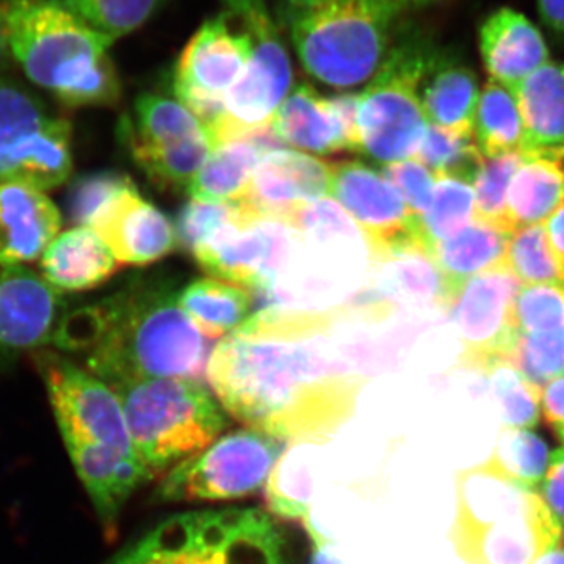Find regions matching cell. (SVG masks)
Returning a JSON list of instances; mask_svg holds the SVG:
<instances>
[{
    "instance_id": "6da1fadb",
    "label": "cell",
    "mask_w": 564,
    "mask_h": 564,
    "mask_svg": "<svg viewBox=\"0 0 564 564\" xmlns=\"http://www.w3.org/2000/svg\"><path fill=\"white\" fill-rule=\"evenodd\" d=\"M336 315L272 306L223 337L206 378L226 414L288 444L328 443L366 384L326 340Z\"/></svg>"
},
{
    "instance_id": "7a4b0ae2",
    "label": "cell",
    "mask_w": 564,
    "mask_h": 564,
    "mask_svg": "<svg viewBox=\"0 0 564 564\" xmlns=\"http://www.w3.org/2000/svg\"><path fill=\"white\" fill-rule=\"evenodd\" d=\"M76 351L111 388L162 378L202 381L210 343L166 284H139L96 306L66 314L55 344Z\"/></svg>"
},
{
    "instance_id": "3957f363",
    "label": "cell",
    "mask_w": 564,
    "mask_h": 564,
    "mask_svg": "<svg viewBox=\"0 0 564 564\" xmlns=\"http://www.w3.org/2000/svg\"><path fill=\"white\" fill-rule=\"evenodd\" d=\"M52 413L77 477L111 529L141 485L150 481L133 445L120 395L61 352L35 351Z\"/></svg>"
},
{
    "instance_id": "277c9868",
    "label": "cell",
    "mask_w": 564,
    "mask_h": 564,
    "mask_svg": "<svg viewBox=\"0 0 564 564\" xmlns=\"http://www.w3.org/2000/svg\"><path fill=\"white\" fill-rule=\"evenodd\" d=\"M10 54L28 79L65 106L111 107L121 79L110 57L115 41L88 28L62 0H10Z\"/></svg>"
},
{
    "instance_id": "5b68a950",
    "label": "cell",
    "mask_w": 564,
    "mask_h": 564,
    "mask_svg": "<svg viewBox=\"0 0 564 564\" xmlns=\"http://www.w3.org/2000/svg\"><path fill=\"white\" fill-rule=\"evenodd\" d=\"M403 13L392 0H278L274 10L304 70L336 90L372 80L402 31Z\"/></svg>"
},
{
    "instance_id": "8992f818",
    "label": "cell",
    "mask_w": 564,
    "mask_h": 564,
    "mask_svg": "<svg viewBox=\"0 0 564 564\" xmlns=\"http://www.w3.org/2000/svg\"><path fill=\"white\" fill-rule=\"evenodd\" d=\"M448 540L466 564H532L562 540V525L534 489L486 463L455 475Z\"/></svg>"
},
{
    "instance_id": "52a82bcc",
    "label": "cell",
    "mask_w": 564,
    "mask_h": 564,
    "mask_svg": "<svg viewBox=\"0 0 564 564\" xmlns=\"http://www.w3.org/2000/svg\"><path fill=\"white\" fill-rule=\"evenodd\" d=\"M109 564H291L288 541L261 508L170 516Z\"/></svg>"
},
{
    "instance_id": "ba28073f",
    "label": "cell",
    "mask_w": 564,
    "mask_h": 564,
    "mask_svg": "<svg viewBox=\"0 0 564 564\" xmlns=\"http://www.w3.org/2000/svg\"><path fill=\"white\" fill-rule=\"evenodd\" d=\"M150 480L202 454L225 433L228 414L198 380L162 378L113 388Z\"/></svg>"
},
{
    "instance_id": "9c48e42d",
    "label": "cell",
    "mask_w": 564,
    "mask_h": 564,
    "mask_svg": "<svg viewBox=\"0 0 564 564\" xmlns=\"http://www.w3.org/2000/svg\"><path fill=\"white\" fill-rule=\"evenodd\" d=\"M434 44L417 31H400L388 58L358 93L361 152L389 163L417 158L429 121L419 102V84Z\"/></svg>"
},
{
    "instance_id": "30bf717a",
    "label": "cell",
    "mask_w": 564,
    "mask_h": 564,
    "mask_svg": "<svg viewBox=\"0 0 564 564\" xmlns=\"http://www.w3.org/2000/svg\"><path fill=\"white\" fill-rule=\"evenodd\" d=\"M289 447L284 441L243 429L221 434L202 454L185 459L161 478V502H226L265 488L274 464Z\"/></svg>"
},
{
    "instance_id": "8fae6325",
    "label": "cell",
    "mask_w": 564,
    "mask_h": 564,
    "mask_svg": "<svg viewBox=\"0 0 564 564\" xmlns=\"http://www.w3.org/2000/svg\"><path fill=\"white\" fill-rule=\"evenodd\" d=\"M69 121L52 117L21 85L0 77V184L61 187L73 173Z\"/></svg>"
},
{
    "instance_id": "7c38bea8",
    "label": "cell",
    "mask_w": 564,
    "mask_h": 564,
    "mask_svg": "<svg viewBox=\"0 0 564 564\" xmlns=\"http://www.w3.org/2000/svg\"><path fill=\"white\" fill-rule=\"evenodd\" d=\"M250 54V40L228 11L203 22L181 52L174 68V95L207 132L220 120L226 96L242 77Z\"/></svg>"
},
{
    "instance_id": "4fadbf2b",
    "label": "cell",
    "mask_w": 564,
    "mask_h": 564,
    "mask_svg": "<svg viewBox=\"0 0 564 564\" xmlns=\"http://www.w3.org/2000/svg\"><path fill=\"white\" fill-rule=\"evenodd\" d=\"M332 174L329 196L358 226L373 263L426 248L421 218L408 209L383 174L358 161L332 162Z\"/></svg>"
},
{
    "instance_id": "5bb4252c",
    "label": "cell",
    "mask_w": 564,
    "mask_h": 564,
    "mask_svg": "<svg viewBox=\"0 0 564 564\" xmlns=\"http://www.w3.org/2000/svg\"><path fill=\"white\" fill-rule=\"evenodd\" d=\"M519 288L507 267L478 274L463 285L451 310L464 369L488 373L497 364L508 362L519 334L514 322Z\"/></svg>"
},
{
    "instance_id": "9a60e30c",
    "label": "cell",
    "mask_w": 564,
    "mask_h": 564,
    "mask_svg": "<svg viewBox=\"0 0 564 564\" xmlns=\"http://www.w3.org/2000/svg\"><path fill=\"white\" fill-rule=\"evenodd\" d=\"M250 43L247 68L226 96L220 120L207 132L214 148L270 128L274 113L292 91V62L282 32L254 36Z\"/></svg>"
},
{
    "instance_id": "2e32d148",
    "label": "cell",
    "mask_w": 564,
    "mask_h": 564,
    "mask_svg": "<svg viewBox=\"0 0 564 564\" xmlns=\"http://www.w3.org/2000/svg\"><path fill=\"white\" fill-rule=\"evenodd\" d=\"M296 232L273 218L234 226L193 258L204 272L252 291L270 292L291 261Z\"/></svg>"
},
{
    "instance_id": "e0dca14e",
    "label": "cell",
    "mask_w": 564,
    "mask_h": 564,
    "mask_svg": "<svg viewBox=\"0 0 564 564\" xmlns=\"http://www.w3.org/2000/svg\"><path fill=\"white\" fill-rule=\"evenodd\" d=\"M274 135L315 154L361 152L358 93L325 98L310 84H299L274 113Z\"/></svg>"
},
{
    "instance_id": "ac0fdd59",
    "label": "cell",
    "mask_w": 564,
    "mask_h": 564,
    "mask_svg": "<svg viewBox=\"0 0 564 564\" xmlns=\"http://www.w3.org/2000/svg\"><path fill=\"white\" fill-rule=\"evenodd\" d=\"M65 303L41 274L0 262V348L39 351L55 344L65 321Z\"/></svg>"
},
{
    "instance_id": "d6986e66",
    "label": "cell",
    "mask_w": 564,
    "mask_h": 564,
    "mask_svg": "<svg viewBox=\"0 0 564 564\" xmlns=\"http://www.w3.org/2000/svg\"><path fill=\"white\" fill-rule=\"evenodd\" d=\"M90 228L121 265H148L180 247L173 223L140 195L135 184L107 203Z\"/></svg>"
},
{
    "instance_id": "ffe728a7",
    "label": "cell",
    "mask_w": 564,
    "mask_h": 564,
    "mask_svg": "<svg viewBox=\"0 0 564 564\" xmlns=\"http://www.w3.org/2000/svg\"><path fill=\"white\" fill-rule=\"evenodd\" d=\"M332 176V162L281 148L263 155L242 199L259 217L285 223L296 207L328 198Z\"/></svg>"
},
{
    "instance_id": "44dd1931",
    "label": "cell",
    "mask_w": 564,
    "mask_h": 564,
    "mask_svg": "<svg viewBox=\"0 0 564 564\" xmlns=\"http://www.w3.org/2000/svg\"><path fill=\"white\" fill-rule=\"evenodd\" d=\"M62 231V214L50 196L21 184H0V262L31 263Z\"/></svg>"
},
{
    "instance_id": "7402d4cb",
    "label": "cell",
    "mask_w": 564,
    "mask_h": 564,
    "mask_svg": "<svg viewBox=\"0 0 564 564\" xmlns=\"http://www.w3.org/2000/svg\"><path fill=\"white\" fill-rule=\"evenodd\" d=\"M481 88L474 70L452 52L433 46L419 84V102L429 124L474 135Z\"/></svg>"
},
{
    "instance_id": "603a6c76",
    "label": "cell",
    "mask_w": 564,
    "mask_h": 564,
    "mask_svg": "<svg viewBox=\"0 0 564 564\" xmlns=\"http://www.w3.org/2000/svg\"><path fill=\"white\" fill-rule=\"evenodd\" d=\"M480 54L491 80L510 90L551 62L540 29L507 7L494 11L481 25Z\"/></svg>"
},
{
    "instance_id": "cb8c5ba5",
    "label": "cell",
    "mask_w": 564,
    "mask_h": 564,
    "mask_svg": "<svg viewBox=\"0 0 564 564\" xmlns=\"http://www.w3.org/2000/svg\"><path fill=\"white\" fill-rule=\"evenodd\" d=\"M564 206V144L522 152L508 191L507 229L544 225Z\"/></svg>"
},
{
    "instance_id": "d4e9b609",
    "label": "cell",
    "mask_w": 564,
    "mask_h": 564,
    "mask_svg": "<svg viewBox=\"0 0 564 564\" xmlns=\"http://www.w3.org/2000/svg\"><path fill=\"white\" fill-rule=\"evenodd\" d=\"M121 263L91 228L61 232L40 259L41 276L57 292H85L109 281Z\"/></svg>"
},
{
    "instance_id": "484cf974",
    "label": "cell",
    "mask_w": 564,
    "mask_h": 564,
    "mask_svg": "<svg viewBox=\"0 0 564 564\" xmlns=\"http://www.w3.org/2000/svg\"><path fill=\"white\" fill-rule=\"evenodd\" d=\"M121 131L133 159L169 154L193 140L209 137L203 122L187 107L154 93L137 99L133 118L122 120Z\"/></svg>"
},
{
    "instance_id": "4316f807",
    "label": "cell",
    "mask_w": 564,
    "mask_h": 564,
    "mask_svg": "<svg viewBox=\"0 0 564 564\" xmlns=\"http://www.w3.org/2000/svg\"><path fill=\"white\" fill-rule=\"evenodd\" d=\"M511 232L475 218L464 231L430 248L452 292L458 296L463 285L478 274L502 269L507 261Z\"/></svg>"
},
{
    "instance_id": "83f0119b",
    "label": "cell",
    "mask_w": 564,
    "mask_h": 564,
    "mask_svg": "<svg viewBox=\"0 0 564 564\" xmlns=\"http://www.w3.org/2000/svg\"><path fill=\"white\" fill-rule=\"evenodd\" d=\"M516 101L530 148L564 144V62H547L518 85Z\"/></svg>"
},
{
    "instance_id": "f1b7e54d",
    "label": "cell",
    "mask_w": 564,
    "mask_h": 564,
    "mask_svg": "<svg viewBox=\"0 0 564 564\" xmlns=\"http://www.w3.org/2000/svg\"><path fill=\"white\" fill-rule=\"evenodd\" d=\"M181 310L209 340L221 339L251 317L250 289L215 278L193 281L177 293Z\"/></svg>"
},
{
    "instance_id": "f546056e",
    "label": "cell",
    "mask_w": 564,
    "mask_h": 564,
    "mask_svg": "<svg viewBox=\"0 0 564 564\" xmlns=\"http://www.w3.org/2000/svg\"><path fill=\"white\" fill-rule=\"evenodd\" d=\"M263 152L252 139L232 140L215 148L202 166L187 193L202 203L239 202L261 162Z\"/></svg>"
},
{
    "instance_id": "4dcf8cb0",
    "label": "cell",
    "mask_w": 564,
    "mask_h": 564,
    "mask_svg": "<svg viewBox=\"0 0 564 564\" xmlns=\"http://www.w3.org/2000/svg\"><path fill=\"white\" fill-rule=\"evenodd\" d=\"M314 444H289L274 464L265 488L267 513L285 522L311 518L314 494Z\"/></svg>"
},
{
    "instance_id": "1f68e13d",
    "label": "cell",
    "mask_w": 564,
    "mask_h": 564,
    "mask_svg": "<svg viewBox=\"0 0 564 564\" xmlns=\"http://www.w3.org/2000/svg\"><path fill=\"white\" fill-rule=\"evenodd\" d=\"M475 141L485 159L530 150L514 93L489 80L478 99Z\"/></svg>"
},
{
    "instance_id": "d6a6232c",
    "label": "cell",
    "mask_w": 564,
    "mask_h": 564,
    "mask_svg": "<svg viewBox=\"0 0 564 564\" xmlns=\"http://www.w3.org/2000/svg\"><path fill=\"white\" fill-rule=\"evenodd\" d=\"M256 218L261 217L243 199L231 203H202L192 199L182 207L177 217V242L193 256L234 226L245 225Z\"/></svg>"
},
{
    "instance_id": "836d02e7",
    "label": "cell",
    "mask_w": 564,
    "mask_h": 564,
    "mask_svg": "<svg viewBox=\"0 0 564 564\" xmlns=\"http://www.w3.org/2000/svg\"><path fill=\"white\" fill-rule=\"evenodd\" d=\"M475 218L477 214L473 184L456 177H436L432 206L421 218L426 250L458 236Z\"/></svg>"
},
{
    "instance_id": "e575fe53",
    "label": "cell",
    "mask_w": 564,
    "mask_h": 564,
    "mask_svg": "<svg viewBox=\"0 0 564 564\" xmlns=\"http://www.w3.org/2000/svg\"><path fill=\"white\" fill-rule=\"evenodd\" d=\"M547 444L530 430L502 429L491 455L486 459L503 477L536 491L547 470Z\"/></svg>"
},
{
    "instance_id": "d590c367",
    "label": "cell",
    "mask_w": 564,
    "mask_h": 564,
    "mask_svg": "<svg viewBox=\"0 0 564 564\" xmlns=\"http://www.w3.org/2000/svg\"><path fill=\"white\" fill-rule=\"evenodd\" d=\"M485 375L499 406L502 429H534L541 417L543 389L532 383L510 362L497 364Z\"/></svg>"
},
{
    "instance_id": "8d00e7d4",
    "label": "cell",
    "mask_w": 564,
    "mask_h": 564,
    "mask_svg": "<svg viewBox=\"0 0 564 564\" xmlns=\"http://www.w3.org/2000/svg\"><path fill=\"white\" fill-rule=\"evenodd\" d=\"M505 267L521 285L562 284L564 272L549 245L544 225L511 232Z\"/></svg>"
},
{
    "instance_id": "74e56055",
    "label": "cell",
    "mask_w": 564,
    "mask_h": 564,
    "mask_svg": "<svg viewBox=\"0 0 564 564\" xmlns=\"http://www.w3.org/2000/svg\"><path fill=\"white\" fill-rule=\"evenodd\" d=\"M88 28L117 41L139 31L169 0H62Z\"/></svg>"
},
{
    "instance_id": "f35d334b",
    "label": "cell",
    "mask_w": 564,
    "mask_h": 564,
    "mask_svg": "<svg viewBox=\"0 0 564 564\" xmlns=\"http://www.w3.org/2000/svg\"><path fill=\"white\" fill-rule=\"evenodd\" d=\"M419 162L434 177H456L473 184L485 158L474 135L463 137L429 124L417 152Z\"/></svg>"
},
{
    "instance_id": "ab89813d",
    "label": "cell",
    "mask_w": 564,
    "mask_h": 564,
    "mask_svg": "<svg viewBox=\"0 0 564 564\" xmlns=\"http://www.w3.org/2000/svg\"><path fill=\"white\" fill-rule=\"evenodd\" d=\"M521 159L522 152H511L499 158L485 159L481 163L473 182L478 220L491 223L508 231V191Z\"/></svg>"
},
{
    "instance_id": "60d3db41",
    "label": "cell",
    "mask_w": 564,
    "mask_h": 564,
    "mask_svg": "<svg viewBox=\"0 0 564 564\" xmlns=\"http://www.w3.org/2000/svg\"><path fill=\"white\" fill-rule=\"evenodd\" d=\"M508 362L543 389L564 375V332L519 333Z\"/></svg>"
},
{
    "instance_id": "b9f144b4",
    "label": "cell",
    "mask_w": 564,
    "mask_h": 564,
    "mask_svg": "<svg viewBox=\"0 0 564 564\" xmlns=\"http://www.w3.org/2000/svg\"><path fill=\"white\" fill-rule=\"evenodd\" d=\"M514 322L519 333L564 332V282L521 285L514 300Z\"/></svg>"
},
{
    "instance_id": "7bdbcfd3",
    "label": "cell",
    "mask_w": 564,
    "mask_h": 564,
    "mask_svg": "<svg viewBox=\"0 0 564 564\" xmlns=\"http://www.w3.org/2000/svg\"><path fill=\"white\" fill-rule=\"evenodd\" d=\"M131 185V177L120 173H98L79 177L70 187L68 198L69 220L74 228H90L99 210Z\"/></svg>"
},
{
    "instance_id": "ee69618b",
    "label": "cell",
    "mask_w": 564,
    "mask_h": 564,
    "mask_svg": "<svg viewBox=\"0 0 564 564\" xmlns=\"http://www.w3.org/2000/svg\"><path fill=\"white\" fill-rule=\"evenodd\" d=\"M384 180L402 196L408 209L422 218L433 202L436 177L417 159H408L383 166Z\"/></svg>"
},
{
    "instance_id": "f6af8a7d",
    "label": "cell",
    "mask_w": 564,
    "mask_h": 564,
    "mask_svg": "<svg viewBox=\"0 0 564 564\" xmlns=\"http://www.w3.org/2000/svg\"><path fill=\"white\" fill-rule=\"evenodd\" d=\"M536 492L560 525L564 524V447L555 448L549 456L547 470Z\"/></svg>"
},
{
    "instance_id": "bcb514c9",
    "label": "cell",
    "mask_w": 564,
    "mask_h": 564,
    "mask_svg": "<svg viewBox=\"0 0 564 564\" xmlns=\"http://www.w3.org/2000/svg\"><path fill=\"white\" fill-rule=\"evenodd\" d=\"M541 415L551 429L564 426V375L544 386Z\"/></svg>"
},
{
    "instance_id": "7dc6e473",
    "label": "cell",
    "mask_w": 564,
    "mask_h": 564,
    "mask_svg": "<svg viewBox=\"0 0 564 564\" xmlns=\"http://www.w3.org/2000/svg\"><path fill=\"white\" fill-rule=\"evenodd\" d=\"M549 245L564 272V206L544 223Z\"/></svg>"
},
{
    "instance_id": "c3c4849f",
    "label": "cell",
    "mask_w": 564,
    "mask_h": 564,
    "mask_svg": "<svg viewBox=\"0 0 564 564\" xmlns=\"http://www.w3.org/2000/svg\"><path fill=\"white\" fill-rule=\"evenodd\" d=\"M538 10L551 31L564 35V0H538Z\"/></svg>"
},
{
    "instance_id": "681fc988",
    "label": "cell",
    "mask_w": 564,
    "mask_h": 564,
    "mask_svg": "<svg viewBox=\"0 0 564 564\" xmlns=\"http://www.w3.org/2000/svg\"><path fill=\"white\" fill-rule=\"evenodd\" d=\"M9 3L0 0V70L6 68L10 58L9 31H7V14H9Z\"/></svg>"
},
{
    "instance_id": "f907efd6",
    "label": "cell",
    "mask_w": 564,
    "mask_h": 564,
    "mask_svg": "<svg viewBox=\"0 0 564 564\" xmlns=\"http://www.w3.org/2000/svg\"><path fill=\"white\" fill-rule=\"evenodd\" d=\"M311 564H345L340 556L334 552L332 543L325 541L322 544H315V552L313 555V563Z\"/></svg>"
},
{
    "instance_id": "816d5d0a",
    "label": "cell",
    "mask_w": 564,
    "mask_h": 564,
    "mask_svg": "<svg viewBox=\"0 0 564 564\" xmlns=\"http://www.w3.org/2000/svg\"><path fill=\"white\" fill-rule=\"evenodd\" d=\"M532 564H564V547L555 545L543 552Z\"/></svg>"
},
{
    "instance_id": "f5cc1de1",
    "label": "cell",
    "mask_w": 564,
    "mask_h": 564,
    "mask_svg": "<svg viewBox=\"0 0 564 564\" xmlns=\"http://www.w3.org/2000/svg\"><path fill=\"white\" fill-rule=\"evenodd\" d=\"M397 6L402 7L404 11L411 9H422V7L433 6V3L441 2V0H392Z\"/></svg>"
},
{
    "instance_id": "db71d44e",
    "label": "cell",
    "mask_w": 564,
    "mask_h": 564,
    "mask_svg": "<svg viewBox=\"0 0 564 564\" xmlns=\"http://www.w3.org/2000/svg\"><path fill=\"white\" fill-rule=\"evenodd\" d=\"M554 432L556 436H558V440L562 441L564 444V426H558V429H554Z\"/></svg>"
},
{
    "instance_id": "11a10c76",
    "label": "cell",
    "mask_w": 564,
    "mask_h": 564,
    "mask_svg": "<svg viewBox=\"0 0 564 564\" xmlns=\"http://www.w3.org/2000/svg\"><path fill=\"white\" fill-rule=\"evenodd\" d=\"M562 530H563L562 538H563V541H564V524L562 525Z\"/></svg>"
}]
</instances>
